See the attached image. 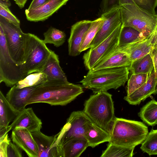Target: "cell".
<instances>
[{"mask_svg": "<svg viewBox=\"0 0 157 157\" xmlns=\"http://www.w3.org/2000/svg\"><path fill=\"white\" fill-rule=\"evenodd\" d=\"M83 92L82 87L71 83L64 84H42L37 87L29 98L27 105L45 103L51 105L65 106Z\"/></svg>", "mask_w": 157, "mask_h": 157, "instance_id": "6da1fadb", "label": "cell"}, {"mask_svg": "<svg viewBox=\"0 0 157 157\" xmlns=\"http://www.w3.org/2000/svg\"><path fill=\"white\" fill-rule=\"evenodd\" d=\"M129 71L127 67L89 71L80 82L84 88L92 90L94 94L112 89L116 90L124 86L128 81Z\"/></svg>", "mask_w": 157, "mask_h": 157, "instance_id": "7a4b0ae2", "label": "cell"}, {"mask_svg": "<svg viewBox=\"0 0 157 157\" xmlns=\"http://www.w3.org/2000/svg\"><path fill=\"white\" fill-rule=\"evenodd\" d=\"M83 111L93 122L110 133L116 118L111 94L102 91L91 95L85 102Z\"/></svg>", "mask_w": 157, "mask_h": 157, "instance_id": "3957f363", "label": "cell"}, {"mask_svg": "<svg viewBox=\"0 0 157 157\" xmlns=\"http://www.w3.org/2000/svg\"><path fill=\"white\" fill-rule=\"evenodd\" d=\"M148 133L147 127L141 122L116 117L110 132L109 142L135 147L142 143Z\"/></svg>", "mask_w": 157, "mask_h": 157, "instance_id": "277c9868", "label": "cell"}, {"mask_svg": "<svg viewBox=\"0 0 157 157\" xmlns=\"http://www.w3.org/2000/svg\"><path fill=\"white\" fill-rule=\"evenodd\" d=\"M119 8L123 26L132 27L145 37L150 35L157 24V15L141 7L133 0H120Z\"/></svg>", "mask_w": 157, "mask_h": 157, "instance_id": "5b68a950", "label": "cell"}, {"mask_svg": "<svg viewBox=\"0 0 157 157\" xmlns=\"http://www.w3.org/2000/svg\"><path fill=\"white\" fill-rule=\"evenodd\" d=\"M25 39L24 62L18 66L25 77L33 73L41 72L52 51L44 40L34 34L26 33Z\"/></svg>", "mask_w": 157, "mask_h": 157, "instance_id": "8992f818", "label": "cell"}, {"mask_svg": "<svg viewBox=\"0 0 157 157\" xmlns=\"http://www.w3.org/2000/svg\"><path fill=\"white\" fill-rule=\"evenodd\" d=\"M0 25L3 29L11 57L17 65H21L25 57L26 33L23 32L20 25H16L0 15Z\"/></svg>", "mask_w": 157, "mask_h": 157, "instance_id": "52a82bcc", "label": "cell"}, {"mask_svg": "<svg viewBox=\"0 0 157 157\" xmlns=\"http://www.w3.org/2000/svg\"><path fill=\"white\" fill-rule=\"evenodd\" d=\"M91 121L83 111H74L71 113L65 124L56 135V143L62 152L63 146L68 141L76 138L86 139V128Z\"/></svg>", "mask_w": 157, "mask_h": 157, "instance_id": "ba28073f", "label": "cell"}, {"mask_svg": "<svg viewBox=\"0 0 157 157\" xmlns=\"http://www.w3.org/2000/svg\"><path fill=\"white\" fill-rule=\"evenodd\" d=\"M25 78L10 55L0 25V83L3 82L7 87H11Z\"/></svg>", "mask_w": 157, "mask_h": 157, "instance_id": "9c48e42d", "label": "cell"}, {"mask_svg": "<svg viewBox=\"0 0 157 157\" xmlns=\"http://www.w3.org/2000/svg\"><path fill=\"white\" fill-rule=\"evenodd\" d=\"M123 27L121 22L108 37L95 47L90 48L84 54V63L87 69H90L98 61L117 48Z\"/></svg>", "mask_w": 157, "mask_h": 157, "instance_id": "30bf717a", "label": "cell"}, {"mask_svg": "<svg viewBox=\"0 0 157 157\" xmlns=\"http://www.w3.org/2000/svg\"><path fill=\"white\" fill-rule=\"evenodd\" d=\"M105 20L101 28L91 43L90 48H94L108 37L121 23L119 6L102 13Z\"/></svg>", "mask_w": 157, "mask_h": 157, "instance_id": "8fae6325", "label": "cell"}, {"mask_svg": "<svg viewBox=\"0 0 157 157\" xmlns=\"http://www.w3.org/2000/svg\"><path fill=\"white\" fill-rule=\"evenodd\" d=\"M69 0H48L39 7L32 9H26L25 13L27 19L30 21H43L65 5Z\"/></svg>", "mask_w": 157, "mask_h": 157, "instance_id": "7c38bea8", "label": "cell"}, {"mask_svg": "<svg viewBox=\"0 0 157 157\" xmlns=\"http://www.w3.org/2000/svg\"><path fill=\"white\" fill-rule=\"evenodd\" d=\"M41 72L47 77V81L44 84H64L70 83L60 65L58 56L52 51Z\"/></svg>", "mask_w": 157, "mask_h": 157, "instance_id": "4fadbf2b", "label": "cell"}, {"mask_svg": "<svg viewBox=\"0 0 157 157\" xmlns=\"http://www.w3.org/2000/svg\"><path fill=\"white\" fill-rule=\"evenodd\" d=\"M31 133L37 146L38 157H63L61 150L56 144V135L47 136L40 131Z\"/></svg>", "mask_w": 157, "mask_h": 157, "instance_id": "5bb4252c", "label": "cell"}, {"mask_svg": "<svg viewBox=\"0 0 157 157\" xmlns=\"http://www.w3.org/2000/svg\"><path fill=\"white\" fill-rule=\"evenodd\" d=\"M11 139L13 142L24 151L29 157H38L37 145L32 134L27 129L16 128L12 130Z\"/></svg>", "mask_w": 157, "mask_h": 157, "instance_id": "9a60e30c", "label": "cell"}, {"mask_svg": "<svg viewBox=\"0 0 157 157\" xmlns=\"http://www.w3.org/2000/svg\"><path fill=\"white\" fill-rule=\"evenodd\" d=\"M157 82V74L154 68L148 75L147 82L137 90L124 98V100L133 105H139L152 94L157 92L156 88Z\"/></svg>", "mask_w": 157, "mask_h": 157, "instance_id": "2e32d148", "label": "cell"}, {"mask_svg": "<svg viewBox=\"0 0 157 157\" xmlns=\"http://www.w3.org/2000/svg\"><path fill=\"white\" fill-rule=\"evenodd\" d=\"M92 21L89 20H83L77 22L71 26L68 41L69 56H75L80 54V47L82 40Z\"/></svg>", "mask_w": 157, "mask_h": 157, "instance_id": "e0dca14e", "label": "cell"}, {"mask_svg": "<svg viewBox=\"0 0 157 157\" xmlns=\"http://www.w3.org/2000/svg\"><path fill=\"white\" fill-rule=\"evenodd\" d=\"M42 123L32 108H25L20 112L10 125L11 130L16 128H24L30 132L40 131Z\"/></svg>", "mask_w": 157, "mask_h": 157, "instance_id": "ac0fdd59", "label": "cell"}, {"mask_svg": "<svg viewBox=\"0 0 157 157\" xmlns=\"http://www.w3.org/2000/svg\"><path fill=\"white\" fill-rule=\"evenodd\" d=\"M132 61L128 55L116 48L113 52L97 63L89 71H95L103 69L127 67Z\"/></svg>", "mask_w": 157, "mask_h": 157, "instance_id": "d6986e66", "label": "cell"}, {"mask_svg": "<svg viewBox=\"0 0 157 157\" xmlns=\"http://www.w3.org/2000/svg\"><path fill=\"white\" fill-rule=\"evenodd\" d=\"M154 37L152 33L142 40L117 48L127 54L132 62L150 53L154 44Z\"/></svg>", "mask_w": 157, "mask_h": 157, "instance_id": "ffe728a7", "label": "cell"}, {"mask_svg": "<svg viewBox=\"0 0 157 157\" xmlns=\"http://www.w3.org/2000/svg\"><path fill=\"white\" fill-rule=\"evenodd\" d=\"M39 86L18 88L15 85L7 93L5 96L6 98L15 109L20 112L27 105L31 94Z\"/></svg>", "mask_w": 157, "mask_h": 157, "instance_id": "44dd1931", "label": "cell"}, {"mask_svg": "<svg viewBox=\"0 0 157 157\" xmlns=\"http://www.w3.org/2000/svg\"><path fill=\"white\" fill-rule=\"evenodd\" d=\"M85 137L88 146L94 148L100 144L109 142L110 134L91 121L87 125Z\"/></svg>", "mask_w": 157, "mask_h": 157, "instance_id": "7402d4cb", "label": "cell"}, {"mask_svg": "<svg viewBox=\"0 0 157 157\" xmlns=\"http://www.w3.org/2000/svg\"><path fill=\"white\" fill-rule=\"evenodd\" d=\"M20 112L9 103L2 92L0 91V128L8 127Z\"/></svg>", "mask_w": 157, "mask_h": 157, "instance_id": "603a6c76", "label": "cell"}, {"mask_svg": "<svg viewBox=\"0 0 157 157\" xmlns=\"http://www.w3.org/2000/svg\"><path fill=\"white\" fill-rule=\"evenodd\" d=\"M88 147L87 141L85 139L70 140L62 146L63 157H79Z\"/></svg>", "mask_w": 157, "mask_h": 157, "instance_id": "cb8c5ba5", "label": "cell"}, {"mask_svg": "<svg viewBox=\"0 0 157 157\" xmlns=\"http://www.w3.org/2000/svg\"><path fill=\"white\" fill-rule=\"evenodd\" d=\"M140 119L148 125L157 124V101L153 99L147 103L138 113Z\"/></svg>", "mask_w": 157, "mask_h": 157, "instance_id": "d4e9b609", "label": "cell"}, {"mask_svg": "<svg viewBox=\"0 0 157 157\" xmlns=\"http://www.w3.org/2000/svg\"><path fill=\"white\" fill-rule=\"evenodd\" d=\"M146 37L142 33L132 27L123 26L119 36L117 48L137 42Z\"/></svg>", "mask_w": 157, "mask_h": 157, "instance_id": "484cf974", "label": "cell"}, {"mask_svg": "<svg viewBox=\"0 0 157 157\" xmlns=\"http://www.w3.org/2000/svg\"><path fill=\"white\" fill-rule=\"evenodd\" d=\"M154 68L153 60L149 53L132 62L129 70L131 74H149Z\"/></svg>", "mask_w": 157, "mask_h": 157, "instance_id": "4316f807", "label": "cell"}, {"mask_svg": "<svg viewBox=\"0 0 157 157\" xmlns=\"http://www.w3.org/2000/svg\"><path fill=\"white\" fill-rule=\"evenodd\" d=\"M104 20V17L101 16L100 17L92 21L82 40L80 48L81 52L90 48L91 43L101 28Z\"/></svg>", "mask_w": 157, "mask_h": 157, "instance_id": "83f0119b", "label": "cell"}, {"mask_svg": "<svg viewBox=\"0 0 157 157\" xmlns=\"http://www.w3.org/2000/svg\"><path fill=\"white\" fill-rule=\"evenodd\" d=\"M134 147H127L109 143L101 157H132Z\"/></svg>", "mask_w": 157, "mask_h": 157, "instance_id": "f1b7e54d", "label": "cell"}, {"mask_svg": "<svg viewBox=\"0 0 157 157\" xmlns=\"http://www.w3.org/2000/svg\"><path fill=\"white\" fill-rule=\"evenodd\" d=\"M47 81L45 74L42 72L31 73L19 81L16 86L17 88L38 86L43 84Z\"/></svg>", "mask_w": 157, "mask_h": 157, "instance_id": "f546056e", "label": "cell"}, {"mask_svg": "<svg viewBox=\"0 0 157 157\" xmlns=\"http://www.w3.org/2000/svg\"><path fill=\"white\" fill-rule=\"evenodd\" d=\"M43 34L46 44H52L56 47L62 45L65 41V33L52 27L49 28Z\"/></svg>", "mask_w": 157, "mask_h": 157, "instance_id": "4dcf8cb0", "label": "cell"}, {"mask_svg": "<svg viewBox=\"0 0 157 157\" xmlns=\"http://www.w3.org/2000/svg\"><path fill=\"white\" fill-rule=\"evenodd\" d=\"M141 144L143 152L149 155H157V129H151Z\"/></svg>", "mask_w": 157, "mask_h": 157, "instance_id": "1f68e13d", "label": "cell"}, {"mask_svg": "<svg viewBox=\"0 0 157 157\" xmlns=\"http://www.w3.org/2000/svg\"><path fill=\"white\" fill-rule=\"evenodd\" d=\"M149 74H131L128 79L127 86V95H128L137 90L148 79Z\"/></svg>", "mask_w": 157, "mask_h": 157, "instance_id": "d6a6232c", "label": "cell"}, {"mask_svg": "<svg viewBox=\"0 0 157 157\" xmlns=\"http://www.w3.org/2000/svg\"><path fill=\"white\" fill-rule=\"evenodd\" d=\"M0 15L17 25H20L19 20L10 11L9 7L0 4Z\"/></svg>", "mask_w": 157, "mask_h": 157, "instance_id": "836d02e7", "label": "cell"}, {"mask_svg": "<svg viewBox=\"0 0 157 157\" xmlns=\"http://www.w3.org/2000/svg\"><path fill=\"white\" fill-rule=\"evenodd\" d=\"M22 151L19 147L10 141L7 149V157H22Z\"/></svg>", "mask_w": 157, "mask_h": 157, "instance_id": "e575fe53", "label": "cell"}, {"mask_svg": "<svg viewBox=\"0 0 157 157\" xmlns=\"http://www.w3.org/2000/svg\"><path fill=\"white\" fill-rule=\"evenodd\" d=\"M120 0H102L101 10L102 14L115 7L119 6Z\"/></svg>", "mask_w": 157, "mask_h": 157, "instance_id": "d590c367", "label": "cell"}, {"mask_svg": "<svg viewBox=\"0 0 157 157\" xmlns=\"http://www.w3.org/2000/svg\"><path fill=\"white\" fill-rule=\"evenodd\" d=\"M10 141L8 134L2 140H0V157H7V149Z\"/></svg>", "mask_w": 157, "mask_h": 157, "instance_id": "8d00e7d4", "label": "cell"}, {"mask_svg": "<svg viewBox=\"0 0 157 157\" xmlns=\"http://www.w3.org/2000/svg\"><path fill=\"white\" fill-rule=\"evenodd\" d=\"M149 54L153 60L155 71L157 74V43L154 44Z\"/></svg>", "mask_w": 157, "mask_h": 157, "instance_id": "74e56055", "label": "cell"}, {"mask_svg": "<svg viewBox=\"0 0 157 157\" xmlns=\"http://www.w3.org/2000/svg\"><path fill=\"white\" fill-rule=\"evenodd\" d=\"M48 0H33L27 9L31 10L36 8L45 3Z\"/></svg>", "mask_w": 157, "mask_h": 157, "instance_id": "f35d334b", "label": "cell"}, {"mask_svg": "<svg viewBox=\"0 0 157 157\" xmlns=\"http://www.w3.org/2000/svg\"><path fill=\"white\" fill-rule=\"evenodd\" d=\"M27 1L28 0H15V2L20 8L22 9L24 7Z\"/></svg>", "mask_w": 157, "mask_h": 157, "instance_id": "ab89813d", "label": "cell"}, {"mask_svg": "<svg viewBox=\"0 0 157 157\" xmlns=\"http://www.w3.org/2000/svg\"><path fill=\"white\" fill-rule=\"evenodd\" d=\"M0 4L8 7H10L11 5L10 2L9 0H0Z\"/></svg>", "mask_w": 157, "mask_h": 157, "instance_id": "60d3db41", "label": "cell"}, {"mask_svg": "<svg viewBox=\"0 0 157 157\" xmlns=\"http://www.w3.org/2000/svg\"><path fill=\"white\" fill-rule=\"evenodd\" d=\"M152 33L154 35V38L152 41V43H155L157 41V24L156 25L154 30Z\"/></svg>", "mask_w": 157, "mask_h": 157, "instance_id": "b9f144b4", "label": "cell"}, {"mask_svg": "<svg viewBox=\"0 0 157 157\" xmlns=\"http://www.w3.org/2000/svg\"><path fill=\"white\" fill-rule=\"evenodd\" d=\"M156 91L157 92V85H156Z\"/></svg>", "mask_w": 157, "mask_h": 157, "instance_id": "7bdbcfd3", "label": "cell"}, {"mask_svg": "<svg viewBox=\"0 0 157 157\" xmlns=\"http://www.w3.org/2000/svg\"><path fill=\"white\" fill-rule=\"evenodd\" d=\"M156 14H157V12H156Z\"/></svg>", "mask_w": 157, "mask_h": 157, "instance_id": "ee69618b", "label": "cell"}, {"mask_svg": "<svg viewBox=\"0 0 157 157\" xmlns=\"http://www.w3.org/2000/svg\"><path fill=\"white\" fill-rule=\"evenodd\" d=\"M13 1H15V0H13Z\"/></svg>", "mask_w": 157, "mask_h": 157, "instance_id": "f6af8a7d", "label": "cell"}, {"mask_svg": "<svg viewBox=\"0 0 157 157\" xmlns=\"http://www.w3.org/2000/svg\"><path fill=\"white\" fill-rule=\"evenodd\" d=\"M157 43V41L156 42V43Z\"/></svg>", "mask_w": 157, "mask_h": 157, "instance_id": "bcb514c9", "label": "cell"}]
</instances>
